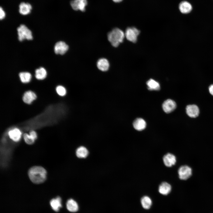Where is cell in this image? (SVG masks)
<instances>
[{"instance_id":"cell-1","label":"cell","mask_w":213,"mask_h":213,"mask_svg":"<svg viewBox=\"0 0 213 213\" xmlns=\"http://www.w3.org/2000/svg\"><path fill=\"white\" fill-rule=\"evenodd\" d=\"M28 174L32 182L36 184H40L46 180L47 172L42 167L35 166L29 170Z\"/></svg>"},{"instance_id":"cell-2","label":"cell","mask_w":213,"mask_h":213,"mask_svg":"<svg viewBox=\"0 0 213 213\" xmlns=\"http://www.w3.org/2000/svg\"><path fill=\"white\" fill-rule=\"evenodd\" d=\"M125 36L123 32L118 28H115L108 34V41L114 47H117L122 43Z\"/></svg>"},{"instance_id":"cell-3","label":"cell","mask_w":213,"mask_h":213,"mask_svg":"<svg viewBox=\"0 0 213 213\" xmlns=\"http://www.w3.org/2000/svg\"><path fill=\"white\" fill-rule=\"evenodd\" d=\"M17 30L19 41H22L25 39L27 40H31L33 39L31 31L25 25H20L17 28Z\"/></svg>"},{"instance_id":"cell-4","label":"cell","mask_w":213,"mask_h":213,"mask_svg":"<svg viewBox=\"0 0 213 213\" xmlns=\"http://www.w3.org/2000/svg\"><path fill=\"white\" fill-rule=\"evenodd\" d=\"M140 33V31L135 27H130L128 28L126 31L125 36L127 39L133 43L136 42L138 36Z\"/></svg>"},{"instance_id":"cell-5","label":"cell","mask_w":213,"mask_h":213,"mask_svg":"<svg viewBox=\"0 0 213 213\" xmlns=\"http://www.w3.org/2000/svg\"><path fill=\"white\" fill-rule=\"evenodd\" d=\"M179 178L181 180H186L191 175L192 170L189 166L183 165L181 166L178 170Z\"/></svg>"},{"instance_id":"cell-6","label":"cell","mask_w":213,"mask_h":213,"mask_svg":"<svg viewBox=\"0 0 213 213\" xmlns=\"http://www.w3.org/2000/svg\"><path fill=\"white\" fill-rule=\"evenodd\" d=\"M87 0H73L70 2L71 6L72 9L75 10H80L84 12L87 5Z\"/></svg>"},{"instance_id":"cell-7","label":"cell","mask_w":213,"mask_h":213,"mask_svg":"<svg viewBox=\"0 0 213 213\" xmlns=\"http://www.w3.org/2000/svg\"><path fill=\"white\" fill-rule=\"evenodd\" d=\"M68 46L64 42L59 41L55 44L54 47V51L56 54L63 55L68 50Z\"/></svg>"},{"instance_id":"cell-8","label":"cell","mask_w":213,"mask_h":213,"mask_svg":"<svg viewBox=\"0 0 213 213\" xmlns=\"http://www.w3.org/2000/svg\"><path fill=\"white\" fill-rule=\"evenodd\" d=\"M186 112L187 115L191 118H196L199 113V109L195 104H189L186 107Z\"/></svg>"},{"instance_id":"cell-9","label":"cell","mask_w":213,"mask_h":213,"mask_svg":"<svg viewBox=\"0 0 213 213\" xmlns=\"http://www.w3.org/2000/svg\"><path fill=\"white\" fill-rule=\"evenodd\" d=\"M176 104L175 101L171 99H168L164 101L162 107L164 111L169 113L173 111L176 108Z\"/></svg>"},{"instance_id":"cell-10","label":"cell","mask_w":213,"mask_h":213,"mask_svg":"<svg viewBox=\"0 0 213 213\" xmlns=\"http://www.w3.org/2000/svg\"><path fill=\"white\" fill-rule=\"evenodd\" d=\"M163 160L165 166L168 167L174 165L176 162L175 156L170 153L165 154L163 157Z\"/></svg>"},{"instance_id":"cell-11","label":"cell","mask_w":213,"mask_h":213,"mask_svg":"<svg viewBox=\"0 0 213 213\" xmlns=\"http://www.w3.org/2000/svg\"><path fill=\"white\" fill-rule=\"evenodd\" d=\"M37 97L36 95L33 91H28L23 94L22 99L23 101L27 104H30Z\"/></svg>"},{"instance_id":"cell-12","label":"cell","mask_w":213,"mask_h":213,"mask_svg":"<svg viewBox=\"0 0 213 213\" xmlns=\"http://www.w3.org/2000/svg\"><path fill=\"white\" fill-rule=\"evenodd\" d=\"M8 135L10 138L13 141L18 142L20 140L22 132L17 128H14L10 130L8 132Z\"/></svg>"},{"instance_id":"cell-13","label":"cell","mask_w":213,"mask_h":213,"mask_svg":"<svg viewBox=\"0 0 213 213\" xmlns=\"http://www.w3.org/2000/svg\"><path fill=\"white\" fill-rule=\"evenodd\" d=\"M171 186L170 184L166 182H163L159 186L158 191L161 194L166 195L170 193Z\"/></svg>"},{"instance_id":"cell-14","label":"cell","mask_w":213,"mask_h":213,"mask_svg":"<svg viewBox=\"0 0 213 213\" xmlns=\"http://www.w3.org/2000/svg\"><path fill=\"white\" fill-rule=\"evenodd\" d=\"M133 125L135 130L138 131H141L146 128V123L143 119L137 118L135 119L133 122Z\"/></svg>"},{"instance_id":"cell-15","label":"cell","mask_w":213,"mask_h":213,"mask_svg":"<svg viewBox=\"0 0 213 213\" xmlns=\"http://www.w3.org/2000/svg\"><path fill=\"white\" fill-rule=\"evenodd\" d=\"M19 12L20 13L23 15L28 14L30 12L32 7L28 3L24 2L21 3L19 6Z\"/></svg>"},{"instance_id":"cell-16","label":"cell","mask_w":213,"mask_h":213,"mask_svg":"<svg viewBox=\"0 0 213 213\" xmlns=\"http://www.w3.org/2000/svg\"><path fill=\"white\" fill-rule=\"evenodd\" d=\"M179 8L180 12L183 14H187L191 12L192 9L191 4L188 2L184 1L180 3Z\"/></svg>"},{"instance_id":"cell-17","label":"cell","mask_w":213,"mask_h":213,"mask_svg":"<svg viewBox=\"0 0 213 213\" xmlns=\"http://www.w3.org/2000/svg\"><path fill=\"white\" fill-rule=\"evenodd\" d=\"M97 66L98 68L102 71H107L109 67V63L106 59L102 58L99 59L97 62Z\"/></svg>"},{"instance_id":"cell-18","label":"cell","mask_w":213,"mask_h":213,"mask_svg":"<svg viewBox=\"0 0 213 213\" xmlns=\"http://www.w3.org/2000/svg\"><path fill=\"white\" fill-rule=\"evenodd\" d=\"M50 203L52 209L57 212H58L62 206L61 199L59 196L52 199Z\"/></svg>"},{"instance_id":"cell-19","label":"cell","mask_w":213,"mask_h":213,"mask_svg":"<svg viewBox=\"0 0 213 213\" xmlns=\"http://www.w3.org/2000/svg\"><path fill=\"white\" fill-rule=\"evenodd\" d=\"M67 210L71 212H75L78 209V206L77 202L72 199L68 200L66 203Z\"/></svg>"},{"instance_id":"cell-20","label":"cell","mask_w":213,"mask_h":213,"mask_svg":"<svg viewBox=\"0 0 213 213\" xmlns=\"http://www.w3.org/2000/svg\"><path fill=\"white\" fill-rule=\"evenodd\" d=\"M148 88L149 90H159L160 89L159 83L154 80L151 79L146 82Z\"/></svg>"},{"instance_id":"cell-21","label":"cell","mask_w":213,"mask_h":213,"mask_svg":"<svg viewBox=\"0 0 213 213\" xmlns=\"http://www.w3.org/2000/svg\"><path fill=\"white\" fill-rule=\"evenodd\" d=\"M47 74L46 71L43 67L37 69L35 71V77L38 80L44 79L46 78Z\"/></svg>"},{"instance_id":"cell-22","label":"cell","mask_w":213,"mask_h":213,"mask_svg":"<svg viewBox=\"0 0 213 213\" xmlns=\"http://www.w3.org/2000/svg\"><path fill=\"white\" fill-rule=\"evenodd\" d=\"M141 202L143 207L146 209H150L152 204L151 200L147 196H143L141 199Z\"/></svg>"},{"instance_id":"cell-23","label":"cell","mask_w":213,"mask_h":213,"mask_svg":"<svg viewBox=\"0 0 213 213\" xmlns=\"http://www.w3.org/2000/svg\"><path fill=\"white\" fill-rule=\"evenodd\" d=\"M88 154L87 149L85 147L81 146L78 147L76 150V154L79 158H85Z\"/></svg>"},{"instance_id":"cell-24","label":"cell","mask_w":213,"mask_h":213,"mask_svg":"<svg viewBox=\"0 0 213 213\" xmlns=\"http://www.w3.org/2000/svg\"><path fill=\"white\" fill-rule=\"evenodd\" d=\"M19 76L21 82L23 83H27L30 82L32 77L31 74L27 72L20 73Z\"/></svg>"},{"instance_id":"cell-25","label":"cell","mask_w":213,"mask_h":213,"mask_svg":"<svg viewBox=\"0 0 213 213\" xmlns=\"http://www.w3.org/2000/svg\"><path fill=\"white\" fill-rule=\"evenodd\" d=\"M56 91L57 94L60 96H64L66 94L65 88L62 85H58L56 88Z\"/></svg>"},{"instance_id":"cell-26","label":"cell","mask_w":213,"mask_h":213,"mask_svg":"<svg viewBox=\"0 0 213 213\" xmlns=\"http://www.w3.org/2000/svg\"><path fill=\"white\" fill-rule=\"evenodd\" d=\"M23 136L24 141L27 144L30 145L34 143L35 140L29 134L25 133Z\"/></svg>"},{"instance_id":"cell-27","label":"cell","mask_w":213,"mask_h":213,"mask_svg":"<svg viewBox=\"0 0 213 213\" xmlns=\"http://www.w3.org/2000/svg\"><path fill=\"white\" fill-rule=\"evenodd\" d=\"M29 135L35 140L37 138V135L36 133L34 130H31L29 133Z\"/></svg>"},{"instance_id":"cell-28","label":"cell","mask_w":213,"mask_h":213,"mask_svg":"<svg viewBox=\"0 0 213 213\" xmlns=\"http://www.w3.org/2000/svg\"><path fill=\"white\" fill-rule=\"evenodd\" d=\"M5 13L1 7L0 9V20L3 19L5 17Z\"/></svg>"},{"instance_id":"cell-29","label":"cell","mask_w":213,"mask_h":213,"mask_svg":"<svg viewBox=\"0 0 213 213\" xmlns=\"http://www.w3.org/2000/svg\"><path fill=\"white\" fill-rule=\"evenodd\" d=\"M209 91L210 93L213 96V84L210 85L209 86Z\"/></svg>"},{"instance_id":"cell-30","label":"cell","mask_w":213,"mask_h":213,"mask_svg":"<svg viewBox=\"0 0 213 213\" xmlns=\"http://www.w3.org/2000/svg\"><path fill=\"white\" fill-rule=\"evenodd\" d=\"M114 2L116 3H118L121 2L122 0H112Z\"/></svg>"}]
</instances>
